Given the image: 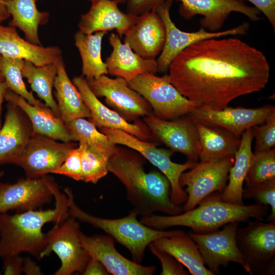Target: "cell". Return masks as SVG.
I'll list each match as a JSON object with an SVG mask.
<instances>
[{
	"label": "cell",
	"instance_id": "obj_35",
	"mask_svg": "<svg viewBox=\"0 0 275 275\" xmlns=\"http://www.w3.org/2000/svg\"><path fill=\"white\" fill-rule=\"evenodd\" d=\"M23 61L22 59L0 54V71L5 81L11 90L22 96L30 104L41 107H48L27 90L21 73Z\"/></svg>",
	"mask_w": 275,
	"mask_h": 275
},
{
	"label": "cell",
	"instance_id": "obj_22",
	"mask_svg": "<svg viewBox=\"0 0 275 275\" xmlns=\"http://www.w3.org/2000/svg\"><path fill=\"white\" fill-rule=\"evenodd\" d=\"M34 133L24 113L8 102L5 121L0 129V164H16Z\"/></svg>",
	"mask_w": 275,
	"mask_h": 275
},
{
	"label": "cell",
	"instance_id": "obj_37",
	"mask_svg": "<svg viewBox=\"0 0 275 275\" xmlns=\"http://www.w3.org/2000/svg\"><path fill=\"white\" fill-rule=\"evenodd\" d=\"M254 157L245 179L246 187L275 179V150L254 153Z\"/></svg>",
	"mask_w": 275,
	"mask_h": 275
},
{
	"label": "cell",
	"instance_id": "obj_44",
	"mask_svg": "<svg viewBox=\"0 0 275 275\" xmlns=\"http://www.w3.org/2000/svg\"><path fill=\"white\" fill-rule=\"evenodd\" d=\"M4 259V274L19 275L22 273L23 258L19 255L7 257Z\"/></svg>",
	"mask_w": 275,
	"mask_h": 275
},
{
	"label": "cell",
	"instance_id": "obj_11",
	"mask_svg": "<svg viewBox=\"0 0 275 275\" xmlns=\"http://www.w3.org/2000/svg\"><path fill=\"white\" fill-rule=\"evenodd\" d=\"M173 2L167 0L155 9L163 22L166 31L163 48L156 60L158 72L167 71L172 61L181 51L198 41L228 35H244L249 31V24L245 22L234 28L216 32H207L202 27L195 32L182 31L177 28L171 18L170 11Z\"/></svg>",
	"mask_w": 275,
	"mask_h": 275
},
{
	"label": "cell",
	"instance_id": "obj_15",
	"mask_svg": "<svg viewBox=\"0 0 275 275\" xmlns=\"http://www.w3.org/2000/svg\"><path fill=\"white\" fill-rule=\"evenodd\" d=\"M76 147L74 142H58L34 133L16 165L24 170L26 178H40L53 173Z\"/></svg>",
	"mask_w": 275,
	"mask_h": 275
},
{
	"label": "cell",
	"instance_id": "obj_29",
	"mask_svg": "<svg viewBox=\"0 0 275 275\" xmlns=\"http://www.w3.org/2000/svg\"><path fill=\"white\" fill-rule=\"evenodd\" d=\"M53 87L60 117L66 124L77 118L91 117L90 110L68 75L62 57L57 62Z\"/></svg>",
	"mask_w": 275,
	"mask_h": 275
},
{
	"label": "cell",
	"instance_id": "obj_40",
	"mask_svg": "<svg viewBox=\"0 0 275 275\" xmlns=\"http://www.w3.org/2000/svg\"><path fill=\"white\" fill-rule=\"evenodd\" d=\"M76 181L82 180L81 154L78 147L72 149L61 166L53 173Z\"/></svg>",
	"mask_w": 275,
	"mask_h": 275
},
{
	"label": "cell",
	"instance_id": "obj_14",
	"mask_svg": "<svg viewBox=\"0 0 275 275\" xmlns=\"http://www.w3.org/2000/svg\"><path fill=\"white\" fill-rule=\"evenodd\" d=\"M143 120L153 137L172 151L184 154L187 161L197 163L201 147L195 122L189 116L165 120L152 114Z\"/></svg>",
	"mask_w": 275,
	"mask_h": 275
},
{
	"label": "cell",
	"instance_id": "obj_4",
	"mask_svg": "<svg viewBox=\"0 0 275 275\" xmlns=\"http://www.w3.org/2000/svg\"><path fill=\"white\" fill-rule=\"evenodd\" d=\"M188 211L174 215L151 214L143 216L141 222L150 228L163 230L173 226H184L195 233L211 232L226 224L249 222L254 218L262 220L267 214V206L255 204L234 205L224 202L219 194L214 193Z\"/></svg>",
	"mask_w": 275,
	"mask_h": 275
},
{
	"label": "cell",
	"instance_id": "obj_27",
	"mask_svg": "<svg viewBox=\"0 0 275 275\" xmlns=\"http://www.w3.org/2000/svg\"><path fill=\"white\" fill-rule=\"evenodd\" d=\"M253 138L252 128L247 129L241 134L240 146L234 154V162L229 172L228 184L224 191L219 194L221 199L225 202L244 204L243 184L254 157L252 150Z\"/></svg>",
	"mask_w": 275,
	"mask_h": 275
},
{
	"label": "cell",
	"instance_id": "obj_47",
	"mask_svg": "<svg viewBox=\"0 0 275 275\" xmlns=\"http://www.w3.org/2000/svg\"><path fill=\"white\" fill-rule=\"evenodd\" d=\"M9 88L5 81H0V129L2 127L1 112L2 104Z\"/></svg>",
	"mask_w": 275,
	"mask_h": 275
},
{
	"label": "cell",
	"instance_id": "obj_45",
	"mask_svg": "<svg viewBox=\"0 0 275 275\" xmlns=\"http://www.w3.org/2000/svg\"><path fill=\"white\" fill-rule=\"evenodd\" d=\"M84 275H107L109 273L104 265L97 259L90 257L82 272Z\"/></svg>",
	"mask_w": 275,
	"mask_h": 275
},
{
	"label": "cell",
	"instance_id": "obj_49",
	"mask_svg": "<svg viewBox=\"0 0 275 275\" xmlns=\"http://www.w3.org/2000/svg\"><path fill=\"white\" fill-rule=\"evenodd\" d=\"M86 1L91 2V0H86ZM113 1H116L117 2H118L120 4V3H125V2H126L127 0H113Z\"/></svg>",
	"mask_w": 275,
	"mask_h": 275
},
{
	"label": "cell",
	"instance_id": "obj_19",
	"mask_svg": "<svg viewBox=\"0 0 275 275\" xmlns=\"http://www.w3.org/2000/svg\"><path fill=\"white\" fill-rule=\"evenodd\" d=\"M72 82L90 110L91 122L96 127L99 129L109 128L121 130L144 141L149 142L153 138L144 123L136 120L134 123H130L117 112L103 104L93 93L84 76H74Z\"/></svg>",
	"mask_w": 275,
	"mask_h": 275
},
{
	"label": "cell",
	"instance_id": "obj_42",
	"mask_svg": "<svg viewBox=\"0 0 275 275\" xmlns=\"http://www.w3.org/2000/svg\"><path fill=\"white\" fill-rule=\"evenodd\" d=\"M167 0H127V13L139 16L155 10Z\"/></svg>",
	"mask_w": 275,
	"mask_h": 275
},
{
	"label": "cell",
	"instance_id": "obj_9",
	"mask_svg": "<svg viewBox=\"0 0 275 275\" xmlns=\"http://www.w3.org/2000/svg\"><path fill=\"white\" fill-rule=\"evenodd\" d=\"M79 223L71 216L60 225H55L47 234L46 248L39 259L54 252L61 262L54 275H70L82 273L90 256L84 248L81 239Z\"/></svg>",
	"mask_w": 275,
	"mask_h": 275
},
{
	"label": "cell",
	"instance_id": "obj_30",
	"mask_svg": "<svg viewBox=\"0 0 275 275\" xmlns=\"http://www.w3.org/2000/svg\"><path fill=\"white\" fill-rule=\"evenodd\" d=\"M152 243L173 256L185 266L192 275H213L205 266L202 256L194 241L185 231L171 237L156 239Z\"/></svg>",
	"mask_w": 275,
	"mask_h": 275
},
{
	"label": "cell",
	"instance_id": "obj_24",
	"mask_svg": "<svg viewBox=\"0 0 275 275\" xmlns=\"http://www.w3.org/2000/svg\"><path fill=\"white\" fill-rule=\"evenodd\" d=\"M62 51L57 46L44 47L22 39L16 28L5 26L0 22V54L12 58L26 60L36 66L56 63Z\"/></svg>",
	"mask_w": 275,
	"mask_h": 275
},
{
	"label": "cell",
	"instance_id": "obj_28",
	"mask_svg": "<svg viewBox=\"0 0 275 275\" xmlns=\"http://www.w3.org/2000/svg\"><path fill=\"white\" fill-rule=\"evenodd\" d=\"M194 121L201 147L199 155L201 161L217 162L235 154L240 144V136L223 128Z\"/></svg>",
	"mask_w": 275,
	"mask_h": 275
},
{
	"label": "cell",
	"instance_id": "obj_21",
	"mask_svg": "<svg viewBox=\"0 0 275 275\" xmlns=\"http://www.w3.org/2000/svg\"><path fill=\"white\" fill-rule=\"evenodd\" d=\"M89 11L81 15L79 30L91 34L115 30L120 38L136 22L138 16L122 12L113 0H91Z\"/></svg>",
	"mask_w": 275,
	"mask_h": 275
},
{
	"label": "cell",
	"instance_id": "obj_33",
	"mask_svg": "<svg viewBox=\"0 0 275 275\" xmlns=\"http://www.w3.org/2000/svg\"><path fill=\"white\" fill-rule=\"evenodd\" d=\"M57 62L36 66L30 61L24 60L21 73L22 76L27 79L32 90L44 101L45 104L56 116L60 117L57 103L52 94L57 74Z\"/></svg>",
	"mask_w": 275,
	"mask_h": 275
},
{
	"label": "cell",
	"instance_id": "obj_34",
	"mask_svg": "<svg viewBox=\"0 0 275 275\" xmlns=\"http://www.w3.org/2000/svg\"><path fill=\"white\" fill-rule=\"evenodd\" d=\"M75 141L87 144L93 150L108 157L113 156L118 151L116 144L108 137L98 130L96 126L85 118H77L66 124Z\"/></svg>",
	"mask_w": 275,
	"mask_h": 275
},
{
	"label": "cell",
	"instance_id": "obj_51",
	"mask_svg": "<svg viewBox=\"0 0 275 275\" xmlns=\"http://www.w3.org/2000/svg\"><path fill=\"white\" fill-rule=\"evenodd\" d=\"M4 174V173L3 171L0 172V178H2Z\"/></svg>",
	"mask_w": 275,
	"mask_h": 275
},
{
	"label": "cell",
	"instance_id": "obj_39",
	"mask_svg": "<svg viewBox=\"0 0 275 275\" xmlns=\"http://www.w3.org/2000/svg\"><path fill=\"white\" fill-rule=\"evenodd\" d=\"M252 127L255 146L254 153L271 149L275 145V114L260 126Z\"/></svg>",
	"mask_w": 275,
	"mask_h": 275
},
{
	"label": "cell",
	"instance_id": "obj_8",
	"mask_svg": "<svg viewBox=\"0 0 275 275\" xmlns=\"http://www.w3.org/2000/svg\"><path fill=\"white\" fill-rule=\"evenodd\" d=\"M236 240L246 272L269 274L275 265V222H250L244 227H238Z\"/></svg>",
	"mask_w": 275,
	"mask_h": 275
},
{
	"label": "cell",
	"instance_id": "obj_16",
	"mask_svg": "<svg viewBox=\"0 0 275 275\" xmlns=\"http://www.w3.org/2000/svg\"><path fill=\"white\" fill-rule=\"evenodd\" d=\"M273 114L274 106L267 104L256 108L227 106L222 109L198 106L188 115L202 124L219 127L240 136L247 129L264 123Z\"/></svg>",
	"mask_w": 275,
	"mask_h": 275
},
{
	"label": "cell",
	"instance_id": "obj_5",
	"mask_svg": "<svg viewBox=\"0 0 275 275\" xmlns=\"http://www.w3.org/2000/svg\"><path fill=\"white\" fill-rule=\"evenodd\" d=\"M64 192L68 198L70 216L99 229L113 237L129 251L133 261L138 263L143 261L146 249L150 243L157 238L171 237L181 231H164L148 227L138 221L139 214L132 209L127 215L119 218H105L93 215L76 204L70 188H66Z\"/></svg>",
	"mask_w": 275,
	"mask_h": 275
},
{
	"label": "cell",
	"instance_id": "obj_26",
	"mask_svg": "<svg viewBox=\"0 0 275 275\" xmlns=\"http://www.w3.org/2000/svg\"><path fill=\"white\" fill-rule=\"evenodd\" d=\"M5 99L24 113L35 133L63 142H76L66 124L60 117L56 116L49 108L33 105L10 89L7 92Z\"/></svg>",
	"mask_w": 275,
	"mask_h": 275
},
{
	"label": "cell",
	"instance_id": "obj_17",
	"mask_svg": "<svg viewBox=\"0 0 275 275\" xmlns=\"http://www.w3.org/2000/svg\"><path fill=\"white\" fill-rule=\"evenodd\" d=\"M54 181L45 175L21 179L13 184L0 182V213L36 210L49 204L53 197L51 186Z\"/></svg>",
	"mask_w": 275,
	"mask_h": 275
},
{
	"label": "cell",
	"instance_id": "obj_48",
	"mask_svg": "<svg viewBox=\"0 0 275 275\" xmlns=\"http://www.w3.org/2000/svg\"><path fill=\"white\" fill-rule=\"evenodd\" d=\"M7 1L0 0V18L3 21L8 19L10 16L5 6V3Z\"/></svg>",
	"mask_w": 275,
	"mask_h": 275
},
{
	"label": "cell",
	"instance_id": "obj_41",
	"mask_svg": "<svg viewBox=\"0 0 275 275\" xmlns=\"http://www.w3.org/2000/svg\"><path fill=\"white\" fill-rule=\"evenodd\" d=\"M151 252L159 260L161 266V275H187L183 265L169 253L156 247L151 242L148 245Z\"/></svg>",
	"mask_w": 275,
	"mask_h": 275
},
{
	"label": "cell",
	"instance_id": "obj_36",
	"mask_svg": "<svg viewBox=\"0 0 275 275\" xmlns=\"http://www.w3.org/2000/svg\"><path fill=\"white\" fill-rule=\"evenodd\" d=\"M78 147L81 154L82 181L96 184L108 172L109 158L85 143L79 142Z\"/></svg>",
	"mask_w": 275,
	"mask_h": 275
},
{
	"label": "cell",
	"instance_id": "obj_38",
	"mask_svg": "<svg viewBox=\"0 0 275 275\" xmlns=\"http://www.w3.org/2000/svg\"><path fill=\"white\" fill-rule=\"evenodd\" d=\"M242 197L253 198L257 203L270 205L271 213L266 221L275 222V179L265 181L243 189Z\"/></svg>",
	"mask_w": 275,
	"mask_h": 275
},
{
	"label": "cell",
	"instance_id": "obj_18",
	"mask_svg": "<svg viewBox=\"0 0 275 275\" xmlns=\"http://www.w3.org/2000/svg\"><path fill=\"white\" fill-rule=\"evenodd\" d=\"M177 1L180 2L179 13L183 18L189 20L196 15H202L201 27L211 32L220 31L232 12L241 13L254 21L261 19V12L257 8L240 0Z\"/></svg>",
	"mask_w": 275,
	"mask_h": 275
},
{
	"label": "cell",
	"instance_id": "obj_31",
	"mask_svg": "<svg viewBox=\"0 0 275 275\" xmlns=\"http://www.w3.org/2000/svg\"><path fill=\"white\" fill-rule=\"evenodd\" d=\"M37 1L8 0L5 6L12 17L9 25L20 29L28 41L41 45L38 29L39 26L48 22L49 14L47 12L40 11L37 9Z\"/></svg>",
	"mask_w": 275,
	"mask_h": 275
},
{
	"label": "cell",
	"instance_id": "obj_50",
	"mask_svg": "<svg viewBox=\"0 0 275 275\" xmlns=\"http://www.w3.org/2000/svg\"><path fill=\"white\" fill-rule=\"evenodd\" d=\"M0 81H5L3 76L0 71Z\"/></svg>",
	"mask_w": 275,
	"mask_h": 275
},
{
	"label": "cell",
	"instance_id": "obj_52",
	"mask_svg": "<svg viewBox=\"0 0 275 275\" xmlns=\"http://www.w3.org/2000/svg\"><path fill=\"white\" fill-rule=\"evenodd\" d=\"M3 20L0 18V22H2Z\"/></svg>",
	"mask_w": 275,
	"mask_h": 275
},
{
	"label": "cell",
	"instance_id": "obj_10",
	"mask_svg": "<svg viewBox=\"0 0 275 275\" xmlns=\"http://www.w3.org/2000/svg\"><path fill=\"white\" fill-rule=\"evenodd\" d=\"M234 155L217 162L200 161L190 170L183 172L179 184L187 194V199L182 207L183 212L188 211L210 195L222 193L227 186L229 172L234 162Z\"/></svg>",
	"mask_w": 275,
	"mask_h": 275
},
{
	"label": "cell",
	"instance_id": "obj_23",
	"mask_svg": "<svg viewBox=\"0 0 275 275\" xmlns=\"http://www.w3.org/2000/svg\"><path fill=\"white\" fill-rule=\"evenodd\" d=\"M124 36V43L135 53L145 59L155 60L164 46L166 28L160 16L153 10L138 16Z\"/></svg>",
	"mask_w": 275,
	"mask_h": 275
},
{
	"label": "cell",
	"instance_id": "obj_25",
	"mask_svg": "<svg viewBox=\"0 0 275 275\" xmlns=\"http://www.w3.org/2000/svg\"><path fill=\"white\" fill-rule=\"evenodd\" d=\"M108 42L112 51L106 59L108 74L124 78L127 82L141 74L158 72L156 60L145 59L123 43L118 34L111 33Z\"/></svg>",
	"mask_w": 275,
	"mask_h": 275
},
{
	"label": "cell",
	"instance_id": "obj_2",
	"mask_svg": "<svg viewBox=\"0 0 275 275\" xmlns=\"http://www.w3.org/2000/svg\"><path fill=\"white\" fill-rule=\"evenodd\" d=\"M108 171L125 186L126 198L138 214L148 216L160 211L174 215L183 212L182 207L170 198V183L163 174L146 172L139 155L118 148L109 158Z\"/></svg>",
	"mask_w": 275,
	"mask_h": 275
},
{
	"label": "cell",
	"instance_id": "obj_7",
	"mask_svg": "<svg viewBox=\"0 0 275 275\" xmlns=\"http://www.w3.org/2000/svg\"><path fill=\"white\" fill-rule=\"evenodd\" d=\"M100 129L114 144L123 145L139 152L157 167L170 182L172 201L177 205L185 203L188 195L180 185L179 178L182 173L193 168L196 163L186 161L180 164L174 162L171 159L174 152L171 150L157 148L153 143L142 141L121 130L109 128Z\"/></svg>",
	"mask_w": 275,
	"mask_h": 275
},
{
	"label": "cell",
	"instance_id": "obj_20",
	"mask_svg": "<svg viewBox=\"0 0 275 275\" xmlns=\"http://www.w3.org/2000/svg\"><path fill=\"white\" fill-rule=\"evenodd\" d=\"M80 239L90 257L98 260L109 273L113 275H152L154 266H144L130 260L116 249L115 239L109 235L87 236L82 232Z\"/></svg>",
	"mask_w": 275,
	"mask_h": 275
},
{
	"label": "cell",
	"instance_id": "obj_6",
	"mask_svg": "<svg viewBox=\"0 0 275 275\" xmlns=\"http://www.w3.org/2000/svg\"><path fill=\"white\" fill-rule=\"evenodd\" d=\"M128 83L148 102L152 114L158 118L173 120L188 114L198 107L171 84L168 74L158 76L153 73H145Z\"/></svg>",
	"mask_w": 275,
	"mask_h": 275
},
{
	"label": "cell",
	"instance_id": "obj_13",
	"mask_svg": "<svg viewBox=\"0 0 275 275\" xmlns=\"http://www.w3.org/2000/svg\"><path fill=\"white\" fill-rule=\"evenodd\" d=\"M239 224L237 222H231L224 225L219 231L189 234L198 246L205 265L214 274L219 272L221 266H227L231 262L239 264L247 271L236 243V233Z\"/></svg>",
	"mask_w": 275,
	"mask_h": 275
},
{
	"label": "cell",
	"instance_id": "obj_12",
	"mask_svg": "<svg viewBox=\"0 0 275 275\" xmlns=\"http://www.w3.org/2000/svg\"><path fill=\"white\" fill-rule=\"evenodd\" d=\"M87 81L97 97H104L107 106L113 108L127 121H135L141 117L152 114V107L148 102L131 89L122 77L112 78L102 75Z\"/></svg>",
	"mask_w": 275,
	"mask_h": 275
},
{
	"label": "cell",
	"instance_id": "obj_46",
	"mask_svg": "<svg viewBox=\"0 0 275 275\" xmlns=\"http://www.w3.org/2000/svg\"><path fill=\"white\" fill-rule=\"evenodd\" d=\"M22 272L28 275H41V268L30 257L23 258Z\"/></svg>",
	"mask_w": 275,
	"mask_h": 275
},
{
	"label": "cell",
	"instance_id": "obj_43",
	"mask_svg": "<svg viewBox=\"0 0 275 275\" xmlns=\"http://www.w3.org/2000/svg\"><path fill=\"white\" fill-rule=\"evenodd\" d=\"M252 3L267 18L273 31L275 30V0H240Z\"/></svg>",
	"mask_w": 275,
	"mask_h": 275
},
{
	"label": "cell",
	"instance_id": "obj_32",
	"mask_svg": "<svg viewBox=\"0 0 275 275\" xmlns=\"http://www.w3.org/2000/svg\"><path fill=\"white\" fill-rule=\"evenodd\" d=\"M107 33L101 31L87 34L78 30L74 34L75 45L81 59V75L87 80L108 74L101 57L102 41Z\"/></svg>",
	"mask_w": 275,
	"mask_h": 275
},
{
	"label": "cell",
	"instance_id": "obj_3",
	"mask_svg": "<svg viewBox=\"0 0 275 275\" xmlns=\"http://www.w3.org/2000/svg\"><path fill=\"white\" fill-rule=\"evenodd\" d=\"M51 188L56 200L53 209L0 213V259L28 253L39 259L47 243L43 226L48 222L60 225L70 216L66 195L55 181Z\"/></svg>",
	"mask_w": 275,
	"mask_h": 275
},
{
	"label": "cell",
	"instance_id": "obj_1",
	"mask_svg": "<svg viewBox=\"0 0 275 275\" xmlns=\"http://www.w3.org/2000/svg\"><path fill=\"white\" fill-rule=\"evenodd\" d=\"M212 38L185 48L169 67L171 84L197 106L222 109L264 89L270 67L264 54L237 38Z\"/></svg>",
	"mask_w": 275,
	"mask_h": 275
}]
</instances>
